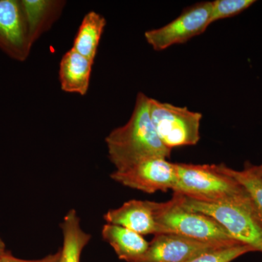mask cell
Returning a JSON list of instances; mask_svg holds the SVG:
<instances>
[{
  "label": "cell",
  "instance_id": "obj_6",
  "mask_svg": "<svg viewBox=\"0 0 262 262\" xmlns=\"http://www.w3.org/2000/svg\"><path fill=\"white\" fill-rule=\"evenodd\" d=\"M211 2L196 3L167 25L146 32V42L157 51L185 43L206 30L211 24Z\"/></svg>",
  "mask_w": 262,
  "mask_h": 262
},
{
  "label": "cell",
  "instance_id": "obj_3",
  "mask_svg": "<svg viewBox=\"0 0 262 262\" xmlns=\"http://www.w3.org/2000/svg\"><path fill=\"white\" fill-rule=\"evenodd\" d=\"M174 194L186 208L213 219L234 241L262 253V226L255 214L249 198L215 203L196 201L177 193Z\"/></svg>",
  "mask_w": 262,
  "mask_h": 262
},
{
  "label": "cell",
  "instance_id": "obj_17",
  "mask_svg": "<svg viewBox=\"0 0 262 262\" xmlns=\"http://www.w3.org/2000/svg\"><path fill=\"white\" fill-rule=\"evenodd\" d=\"M253 251H256L248 245H229L202 253L187 262H232L239 256Z\"/></svg>",
  "mask_w": 262,
  "mask_h": 262
},
{
  "label": "cell",
  "instance_id": "obj_4",
  "mask_svg": "<svg viewBox=\"0 0 262 262\" xmlns=\"http://www.w3.org/2000/svg\"><path fill=\"white\" fill-rule=\"evenodd\" d=\"M157 219L168 234H179L206 242L236 241L213 219L186 208L174 194L170 201L158 203Z\"/></svg>",
  "mask_w": 262,
  "mask_h": 262
},
{
  "label": "cell",
  "instance_id": "obj_7",
  "mask_svg": "<svg viewBox=\"0 0 262 262\" xmlns=\"http://www.w3.org/2000/svg\"><path fill=\"white\" fill-rule=\"evenodd\" d=\"M110 177L125 187L143 192H166L175 184V163L163 157H152L124 170H115Z\"/></svg>",
  "mask_w": 262,
  "mask_h": 262
},
{
  "label": "cell",
  "instance_id": "obj_15",
  "mask_svg": "<svg viewBox=\"0 0 262 262\" xmlns=\"http://www.w3.org/2000/svg\"><path fill=\"white\" fill-rule=\"evenodd\" d=\"M106 24L104 17L96 12L91 11L84 15L75 38L72 49L94 61Z\"/></svg>",
  "mask_w": 262,
  "mask_h": 262
},
{
  "label": "cell",
  "instance_id": "obj_10",
  "mask_svg": "<svg viewBox=\"0 0 262 262\" xmlns=\"http://www.w3.org/2000/svg\"><path fill=\"white\" fill-rule=\"evenodd\" d=\"M157 207V202L131 200L106 212L103 219L107 224L122 226L141 235L168 234L158 222Z\"/></svg>",
  "mask_w": 262,
  "mask_h": 262
},
{
  "label": "cell",
  "instance_id": "obj_9",
  "mask_svg": "<svg viewBox=\"0 0 262 262\" xmlns=\"http://www.w3.org/2000/svg\"><path fill=\"white\" fill-rule=\"evenodd\" d=\"M31 48L21 1L0 0V50L24 61Z\"/></svg>",
  "mask_w": 262,
  "mask_h": 262
},
{
  "label": "cell",
  "instance_id": "obj_18",
  "mask_svg": "<svg viewBox=\"0 0 262 262\" xmlns=\"http://www.w3.org/2000/svg\"><path fill=\"white\" fill-rule=\"evenodd\" d=\"M253 0H215L211 2V24L242 13L254 4Z\"/></svg>",
  "mask_w": 262,
  "mask_h": 262
},
{
  "label": "cell",
  "instance_id": "obj_13",
  "mask_svg": "<svg viewBox=\"0 0 262 262\" xmlns=\"http://www.w3.org/2000/svg\"><path fill=\"white\" fill-rule=\"evenodd\" d=\"M63 2L48 0H22L29 43L33 46L41 34L57 20L63 7Z\"/></svg>",
  "mask_w": 262,
  "mask_h": 262
},
{
  "label": "cell",
  "instance_id": "obj_5",
  "mask_svg": "<svg viewBox=\"0 0 262 262\" xmlns=\"http://www.w3.org/2000/svg\"><path fill=\"white\" fill-rule=\"evenodd\" d=\"M149 113L158 137L168 149L199 142L201 113L151 98Z\"/></svg>",
  "mask_w": 262,
  "mask_h": 262
},
{
  "label": "cell",
  "instance_id": "obj_8",
  "mask_svg": "<svg viewBox=\"0 0 262 262\" xmlns=\"http://www.w3.org/2000/svg\"><path fill=\"white\" fill-rule=\"evenodd\" d=\"M237 244L241 243L206 242L177 234H158L136 262H187L207 251Z\"/></svg>",
  "mask_w": 262,
  "mask_h": 262
},
{
  "label": "cell",
  "instance_id": "obj_1",
  "mask_svg": "<svg viewBox=\"0 0 262 262\" xmlns=\"http://www.w3.org/2000/svg\"><path fill=\"white\" fill-rule=\"evenodd\" d=\"M149 101L147 96L139 93L128 121L110 132L105 139L108 158L117 170L152 157L170 156L171 149L164 145L153 126Z\"/></svg>",
  "mask_w": 262,
  "mask_h": 262
},
{
  "label": "cell",
  "instance_id": "obj_16",
  "mask_svg": "<svg viewBox=\"0 0 262 262\" xmlns=\"http://www.w3.org/2000/svg\"><path fill=\"white\" fill-rule=\"evenodd\" d=\"M225 173L235 179L244 187L252 204L255 214L262 226V164L253 165L246 163L242 170H234L220 164Z\"/></svg>",
  "mask_w": 262,
  "mask_h": 262
},
{
  "label": "cell",
  "instance_id": "obj_19",
  "mask_svg": "<svg viewBox=\"0 0 262 262\" xmlns=\"http://www.w3.org/2000/svg\"><path fill=\"white\" fill-rule=\"evenodd\" d=\"M60 257H61V249L58 250L56 253H51L45 257L35 260H27L15 257L11 253L7 251L0 257V262H59Z\"/></svg>",
  "mask_w": 262,
  "mask_h": 262
},
{
  "label": "cell",
  "instance_id": "obj_2",
  "mask_svg": "<svg viewBox=\"0 0 262 262\" xmlns=\"http://www.w3.org/2000/svg\"><path fill=\"white\" fill-rule=\"evenodd\" d=\"M176 182L172 190L196 201L227 202L249 198L235 179L220 165L175 163Z\"/></svg>",
  "mask_w": 262,
  "mask_h": 262
},
{
  "label": "cell",
  "instance_id": "obj_11",
  "mask_svg": "<svg viewBox=\"0 0 262 262\" xmlns=\"http://www.w3.org/2000/svg\"><path fill=\"white\" fill-rule=\"evenodd\" d=\"M94 61L71 49L62 57L59 68L61 89L84 96L89 91Z\"/></svg>",
  "mask_w": 262,
  "mask_h": 262
},
{
  "label": "cell",
  "instance_id": "obj_20",
  "mask_svg": "<svg viewBox=\"0 0 262 262\" xmlns=\"http://www.w3.org/2000/svg\"><path fill=\"white\" fill-rule=\"evenodd\" d=\"M6 252V246H5L4 241L0 237V257Z\"/></svg>",
  "mask_w": 262,
  "mask_h": 262
},
{
  "label": "cell",
  "instance_id": "obj_12",
  "mask_svg": "<svg viewBox=\"0 0 262 262\" xmlns=\"http://www.w3.org/2000/svg\"><path fill=\"white\" fill-rule=\"evenodd\" d=\"M101 234L122 261L136 262L149 248V243L143 235L122 226L106 223L103 226Z\"/></svg>",
  "mask_w": 262,
  "mask_h": 262
},
{
  "label": "cell",
  "instance_id": "obj_14",
  "mask_svg": "<svg viewBox=\"0 0 262 262\" xmlns=\"http://www.w3.org/2000/svg\"><path fill=\"white\" fill-rule=\"evenodd\" d=\"M63 235L59 262H80L84 248L92 236L82 229L77 211L71 209L63 217L60 225Z\"/></svg>",
  "mask_w": 262,
  "mask_h": 262
}]
</instances>
